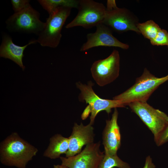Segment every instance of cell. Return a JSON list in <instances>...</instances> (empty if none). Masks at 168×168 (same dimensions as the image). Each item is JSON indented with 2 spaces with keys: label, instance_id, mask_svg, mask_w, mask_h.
Returning <instances> with one entry per match:
<instances>
[{
  "label": "cell",
  "instance_id": "obj_1",
  "mask_svg": "<svg viewBox=\"0 0 168 168\" xmlns=\"http://www.w3.org/2000/svg\"><path fill=\"white\" fill-rule=\"evenodd\" d=\"M38 152L36 147L14 132L0 143V161L6 166L26 168Z\"/></svg>",
  "mask_w": 168,
  "mask_h": 168
},
{
  "label": "cell",
  "instance_id": "obj_2",
  "mask_svg": "<svg viewBox=\"0 0 168 168\" xmlns=\"http://www.w3.org/2000/svg\"><path fill=\"white\" fill-rule=\"evenodd\" d=\"M168 81V74L158 77L145 68L141 76L136 79L135 83L113 99L119 101L125 107L132 102H147L150 96L161 85Z\"/></svg>",
  "mask_w": 168,
  "mask_h": 168
},
{
  "label": "cell",
  "instance_id": "obj_3",
  "mask_svg": "<svg viewBox=\"0 0 168 168\" xmlns=\"http://www.w3.org/2000/svg\"><path fill=\"white\" fill-rule=\"evenodd\" d=\"M71 9L59 7L49 15L43 29L38 35L37 40L41 46L54 48L58 46L62 36V29L70 14Z\"/></svg>",
  "mask_w": 168,
  "mask_h": 168
},
{
  "label": "cell",
  "instance_id": "obj_4",
  "mask_svg": "<svg viewBox=\"0 0 168 168\" xmlns=\"http://www.w3.org/2000/svg\"><path fill=\"white\" fill-rule=\"evenodd\" d=\"M78 12L74 18L65 26L67 29L82 26L89 29L102 23L106 7L102 3L92 0H80Z\"/></svg>",
  "mask_w": 168,
  "mask_h": 168
},
{
  "label": "cell",
  "instance_id": "obj_5",
  "mask_svg": "<svg viewBox=\"0 0 168 168\" xmlns=\"http://www.w3.org/2000/svg\"><path fill=\"white\" fill-rule=\"evenodd\" d=\"M39 12L30 5L14 13L6 21L7 28L11 31L33 33L37 35L42 31L45 23L40 19Z\"/></svg>",
  "mask_w": 168,
  "mask_h": 168
},
{
  "label": "cell",
  "instance_id": "obj_6",
  "mask_svg": "<svg viewBox=\"0 0 168 168\" xmlns=\"http://www.w3.org/2000/svg\"><path fill=\"white\" fill-rule=\"evenodd\" d=\"M128 106L153 134L156 139L168 123V115L163 112L156 109L147 102L134 101Z\"/></svg>",
  "mask_w": 168,
  "mask_h": 168
},
{
  "label": "cell",
  "instance_id": "obj_7",
  "mask_svg": "<svg viewBox=\"0 0 168 168\" xmlns=\"http://www.w3.org/2000/svg\"><path fill=\"white\" fill-rule=\"evenodd\" d=\"M76 85L80 91L78 96L79 101H85L89 104L87 107L91 113L90 123L92 125L96 116L100 112L105 110L109 114L113 108L125 107L118 100L100 97L94 91L92 88L93 83L91 81L88 82L87 84L79 82L76 83Z\"/></svg>",
  "mask_w": 168,
  "mask_h": 168
},
{
  "label": "cell",
  "instance_id": "obj_8",
  "mask_svg": "<svg viewBox=\"0 0 168 168\" xmlns=\"http://www.w3.org/2000/svg\"><path fill=\"white\" fill-rule=\"evenodd\" d=\"M137 17L125 8H119L116 5L106 7V12L102 23L115 31L122 33L131 30L138 34Z\"/></svg>",
  "mask_w": 168,
  "mask_h": 168
},
{
  "label": "cell",
  "instance_id": "obj_9",
  "mask_svg": "<svg viewBox=\"0 0 168 168\" xmlns=\"http://www.w3.org/2000/svg\"><path fill=\"white\" fill-rule=\"evenodd\" d=\"M120 56L114 49L107 58L94 62L91 71L93 78L100 86H104L114 81L119 76Z\"/></svg>",
  "mask_w": 168,
  "mask_h": 168
},
{
  "label": "cell",
  "instance_id": "obj_10",
  "mask_svg": "<svg viewBox=\"0 0 168 168\" xmlns=\"http://www.w3.org/2000/svg\"><path fill=\"white\" fill-rule=\"evenodd\" d=\"M100 142L86 146L76 155L69 157L60 156L61 164L68 168H98L105 155L100 149Z\"/></svg>",
  "mask_w": 168,
  "mask_h": 168
},
{
  "label": "cell",
  "instance_id": "obj_11",
  "mask_svg": "<svg viewBox=\"0 0 168 168\" xmlns=\"http://www.w3.org/2000/svg\"><path fill=\"white\" fill-rule=\"evenodd\" d=\"M96 27L95 32L87 35V41L82 46L81 51L99 46L116 47L124 49H128V45L121 42L113 35L109 27L103 23L98 24Z\"/></svg>",
  "mask_w": 168,
  "mask_h": 168
},
{
  "label": "cell",
  "instance_id": "obj_12",
  "mask_svg": "<svg viewBox=\"0 0 168 168\" xmlns=\"http://www.w3.org/2000/svg\"><path fill=\"white\" fill-rule=\"evenodd\" d=\"M92 125L90 123L86 125L82 123L79 125L74 123L71 134L68 138L69 147L65 157L76 155L81 151L84 146L94 142L95 134Z\"/></svg>",
  "mask_w": 168,
  "mask_h": 168
},
{
  "label": "cell",
  "instance_id": "obj_13",
  "mask_svg": "<svg viewBox=\"0 0 168 168\" xmlns=\"http://www.w3.org/2000/svg\"><path fill=\"white\" fill-rule=\"evenodd\" d=\"M119 113L114 108L110 119L106 120L102 133V143L104 152L110 154H116L121 145V136L117 120Z\"/></svg>",
  "mask_w": 168,
  "mask_h": 168
},
{
  "label": "cell",
  "instance_id": "obj_14",
  "mask_svg": "<svg viewBox=\"0 0 168 168\" xmlns=\"http://www.w3.org/2000/svg\"><path fill=\"white\" fill-rule=\"evenodd\" d=\"M37 42V40H31L27 44L20 46L13 43L11 36L7 34H4L0 46V56L12 60L24 70L25 68L22 62L24 51L28 45Z\"/></svg>",
  "mask_w": 168,
  "mask_h": 168
},
{
  "label": "cell",
  "instance_id": "obj_15",
  "mask_svg": "<svg viewBox=\"0 0 168 168\" xmlns=\"http://www.w3.org/2000/svg\"><path fill=\"white\" fill-rule=\"evenodd\" d=\"M69 147L68 138L57 134L50 139L47 148L43 153L44 156L51 159H55L63 154H66Z\"/></svg>",
  "mask_w": 168,
  "mask_h": 168
},
{
  "label": "cell",
  "instance_id": "obj_16",
  "mask_svg": "<svg viewBox=\"0 0 168 168\" xmlns=\"http://www.w3.org/2000/svg\"><path fill=\"white\" fill-rule=\"evenodd\" d=\"M49 15L59 7L78 8L79 0H39L37 1Z\"/></svg>",
  "mask_w": 168,
  "mask_h": 168
},
{
  "label": "cell",
  "instance_id": "obj_17",
  "mask_svg": "<svg viewBox=\"0 0 168 168\" xmlns=\"http://www.w3.org/2000/svg\"><path fill=\"white\" fill-rule=\"evenodd\" d=\"M115 167L130 168L129 165L122 160L117 154H110L105 152L104 156L98 168H113Z\"/></svg>",
  "mask_w": 168,
  "mask_h": 168
},
{
  "label": "cell",
  "instance_id": "obj_18",
  "mask_svg": "<svg viewBox=\"0 0 168 168\" xmlns=\"http://www.w3.org/2000/svg\"><path fill=\"white\" fill-rule=\"evenodd\" d=\"M137 28L140 34L150 40L154 39L161 29L159 26L152 20L142 23H139Z\"/></svg>",
  "mask_w": 168,
  "mask_h": 168
},
{
  "label": "cell",
  "instance_id": "obj_19",
  "mask_svg": "<svg viewBox=\"0 0 168 168\" xmlns=\"http://www.w3.org/2000/svg\"><path fill=\"white\" fill-rule=\"evenodd\" d=\"M150 41L153 45L168 46V32L166 30L161 29L155 38Z\"/></svg>",
  "mask_w": 168,
  "mask_h": 168
},
{
  "label": "cell",
  "instance_id": "obj_20",
  "mask_svg": "<svg viewBox=\"0 0 168 168\" xmlns=\"http://www.w3.org/2000/svg\"><path fill=\"white\" fill-rule=\"evenodd\" d=\"M11 2L14 13L19 12L30 5L29 0H11Z\"/></svg>",
  "mask_w": 168,
  "mask_h": 168
},
{
  "label": "cell",
  "instance_id": "obj_21",
  "mask_svg": "<svg viewBox=\"0 0 168 168\" xmlns=\"http://www.w3.org/2000/svg\"><path fill=\"white\" fill-rule=\"evenodd\" d=\"M154 141L156 145L158 146H161L168 141V123Z\"/></svg>",
  "mask_w": 168,
  "mask_h": 168
},
{
  "label": "cell",
  "instance_id": "obj_22",
  "mask_svg": "<svg viewBox=\"0 0 168 168\" xmlns=\"http://www.w3.org/2000/svg\"><path fill=\"white\" fill-rule=\"evenodd\" d=\"M155 166L152 162V158L150 156H147L143 168H155Z\"/></svg>",
  "mask_w": 168,
  "mask_h": 168
},
{
  "label": "cell",
  "instance_id": "obj_23",
  "mask_svg": "<svg viewBox=\"0 0 168 168\" xmlns=\"http://www.w3.org/2000/svg\"><path fill=\"white\" fill-rule=\"evenodd\" d=\"M53 168H68L67 166L61 164L57 165H54L53 166Z\"/></svg>",
  "mask_w": 168,
  "mask_h": 168
}]
</instances>
